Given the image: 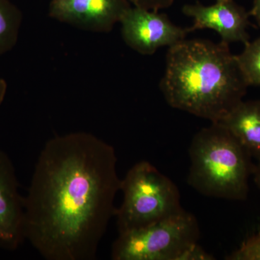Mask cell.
<instances>
[{
  "label": "cell",
  "instance_id": "cell-11",
  "mask_svg": "<svg viewBox=\"0 0 260 260\" xmlns=\"http://www.w3.org/2000/svg\"><path fill=\"white\" fill-rule=\"evenodd\" d=\"M23 13L10 0H0V56L11 51L18 42Z\"/></svg>",
  "mask_w": 260,
  "mask_h": 260
},
{
  "label": "cell",
  "instance_id": "cell-7",
  "mask_svg": "<svg viewBox=\"0 0 260 260\" xmlns=\"http://www.w3.org/2000/svg\"><path fill=\"white\" fill-rule=\"evenodd\" d=\"M131 6L127 0H51L49 15L82 30L108 32Z\"/></svg>",
  "mask_w": 260,
  "mask_h": 260
},
{
  "label": "cell",
  "instance_id": "cell-4",
  "mask_svg": "<svg viewBox=\"0 0 260 260\" xmlns=\"http://www.w3.org/2000/svg\"><path fill=\"white\" fill-rule=\"evenodd\" d=\"M124 200L116 210L120 233L148 226L183 210L177 185L146 160L135 164L121 179Z\"/></svg>",
  "mask_w": 260,
  "mask_h": 260
},
{
  "label": "cell",
  "instance_id": "cell-1",
  "mask_svg": "<svg viewBox=\"0 0 260 260\" xmlns=\"http://www.w3.org/2000/svg\"><path fill=\"white\" fill-rule=\"evenodd\" d=\"M115 149L90 133L48 140L24 198V237L47 260H93L121 190Z\"/></svg>",
  "mask_w": 260,
  "mask_h": 260
},
{
  "label": "cell",
  "instance_id": "cell-10",
  "mask_svg": "<svg viewBox=\"0 0 260 260\" xmlns=\"http://www.w3.org/2000/svg\"><path fill=\"white\" fill-rule=\"evenodd\" d=\"M219 123L260 161V101H242Z\"/></svg>",
  "mask_w": 260,
  "mask_h": 260
},
{
  "label": "cell",
  "instance_id": "cell-2",
  "mask_svg": "<svg viewBox=\"0 0 260 260\" xmlns=\"http://www.w3.org/2000/svg\"><path fill=\"white\" fill-rule=\"evenodd\" d=\"M248 87L229 44L184 39L168 49L160 89L174 109L219 122Z\"/></svg>",
  "mask_w": 260,
  "mask_h": 260
},
{
  "label": "cell",
  "instance_id": "cell-12",
  "mask_svg": "<svg viewBox=\"0 0 260 260\" xmlns=\"http://www.w3.org/2000/svg\"><path fill=\"white\" fill-rule=\"evenodd\" d=\"M237 59L248 86H260V37L244 44Z\"/></svg>",
  "mask_w": 260,
  "mask_h": 260
},
{
  "label": "cell",
  "instance_id": "cell-13",
  "mask_svg": "<svg viewBox=\"0 0 260 260\" xmlns=\"http://www.w3.org/2000/svg\"><path fill=\"white\" fill-rule=\"evenodd\" d=\"M228 260H260V232L246 239Z\"/></svg>",
  "mask_w": 260,
  "mask_h": 260
},
{
  "label": "cell",
  "instance_id": "cell-9",
  "mask_svg": "<svg viewBox=\"0 0 260 260\" xmlns=\"http://www.w3.org/2000/svg\"><path fill=\"white\" fill-rule=\"evenodd\" d=\"M24 240V198L14 166L0 150V248L15 250Z\"/></svg>",
  "mask_w": 260,
  "mask_h": 260
},
{
  "label": "cell",
  "instance_id": "cell-15",
  "mask_svg": "<svg viewBox=\"0 0 260 260\" xmlns=\"http://www.w3.org/2000/svg\"><path fill=\"white\" fill-rule=\"evenodd\" d=\"M133 6L155 10L166 9L172 6L175 0H127Z\"/></svg>",
  "mask_w": 260,
  "mask_h": 260
},
{
  "label": "cell",
  "instance_id": "cell-16",
  "mask_svg": "<svg viewBox=\"0 0 260 260\" xmlns=\"http://www.w3.org/2000/svg\"><path fill=\"white\" fill-rule=\"evenodd\" d=\"M249 13L250 16L255 19L256 23L260 27V0H254L252 8Z\"/></svg>",
  "mask_w": 260,
  "mask_h": 260
},
{
  "label": "cell",
  "instance_id": "cell-18",
  "mask_svg": "<svg viewBox=\"0 0 260 260\" xmlns=\"http://www.w3.org/2000/svg\"><path fill=\"white\" fill-rule=\"evenodd\" d=\"M252 175L254 176V181L260 189V161H258L256 165H254Z\"/></svg>",
  "mask_w": 260,
  "mask_h": 260
},
{
  "label": "cell",
  "instance_id": "cell-8",
  "mask_svg": "<svg viewBox=\"0 0 260 260\" xmlns=\"http://www.w3.org/2000/svg\"><path fill=\"white\" fill-rule=\"evenodd\" d=\"M182 13L193 19V25L189 28L191 32L210 29L216 32L225 44H245L249 42L247 28L250 15L234 0L216 1L208 6L200 3L187 4L183 6Z\"/></svg>",
  "mask_w": 260,
  "mask_h": 260
},
{
  "label": "cell",
  "instance_id": "cell-19",
  "mask_svg": "<svg viewBox=\"0 0 260 260\" xmlns=\"http://www.w3.org/2000/svg\"><path fill=\"white\" fill-rule=\"evenodd\" d=\"M216 1H225V0H216Z\"/></svg>",
  "mask_w": 260,
  "mask_h": 260
},
{
  "label": "cell",
  "instance_id": "cell-14",
  "mask_svg": "<svg viewBox=\"0 0 260 260\" xmlns=\"http://www.w3.org/2000/svg\"><path fill=\"white\" fill-rule=\"evenodd\" d=\"M215 257L207 252L198 243L191 244L181 253L179 260H213Z\"/></svg>",
  "mask_w": 260,
  "mask_h": 260
},
{
  "label": "cell",
  "instance_id": "cell-6",
  "mask_svg": "<svg viewBox=\"0 0 260 260\" xmlns=\"http://www.w3.org/2000/svg\"><path fill=\"white\" fill-rule=\"evenodd\" d=\"M119 23L126 45L143 55H152L160 48L172 47L191 32L189 28L173 23L167 15L135 6L126 10Z\"/></svg>",
  "mask_w": 260,
  "mask_h": 260
},
{
  "label": "cell",
  "instance_id": "cell-3",
  "mask_svg": "<svg viewBox=\"0 0 260 260\" xmlns=\"http://www.w3.org/2000/svg\"><path fill=\"white\" fill-rule=\"evenodd\" d=\"M188 184L211 198L244 200L254 170L251 155L219 122L211 123L194 135L189 149Z\"/></svg>",
  "mask_w": 260,
  "mask_h": 260
},
{
  "label": "cell",
  "instance_id": "cell-17",
  "mask_svg": "<svg viewBox=\"0 0 260 260\" xmlns=\"http://www.w3.org/2000/svg\"><path fill=\"white\" fill-rule=\"evenodd\" d=\"M8 90V84L4 79L0 78V106L4 102L5 95Z\"/></svg>",
  "mask_w": 260,
  "mask_h": 260
},
{
  "label": "cell",
  "instance_id": "cell-5",
  "mask_svg": "<svg viewBox=\"0 0 260 260\" xmlns=\"http://www.w3.org/2000/svg\"><path fill=\"white\" fill-rule=\"evenodd\" d=\"M199 238L196 217L183 210L148 226L120 233L112 246V259L179 260Z\"/></svg>",
  "mask_w": 260,
  "mask_h": 260
}]
</instances>
